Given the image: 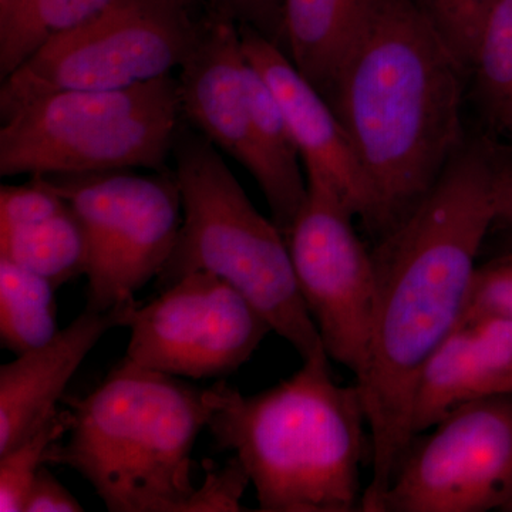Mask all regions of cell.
Masks as SVG:
<instances>
[{
    "instance_id": "9c48e42d",
    "label": "cell",
    "mask_w": 512,
    "mask_h": 512,
    "mask_svg": "<svg viewBox=\"0 0 512 512\" xmlns=\"http://www.w3.org/2000/svg\"><path fill=\"white\" fill-rule=\"evenodd\" d=\"M512 512V393L457 407L416 434L379 512Z\"/></svg>"
},
{
    "instance_id": "5b68a950",
    "label": "cell",
    "mask_w": 512,
    "mask_h": 512,
    "mask_svg": "<svg viewBox=\"0 0 512 512\" xmlns=\"http://www.w3.org/2000/svg\"><path fill=\"white\" fill-rule=\"evenodd\" d=\"M173 154L183 225L157 276L158 289L194 272H210L241 292L302 360L325 352L299 291L284 232L256 210L217 147L184 120Z\"/></svg>"
},
{
    "instance_id": "ac0fdd59",
    "label": "cell",
    "mask_w": 512,
    "mask_h": 512,
    "mask_svg": "<svg viewBox=\"0 0 512 512\" xmlns=\"http://www.w3.org/2000/svg\"><path fill=\"white\" fill-rule=\"evenodd\" d=\"M113 0H16L0 13V80L40 47L96 18Z\"/></svg>"
},
{
    "instance_id": "7a4b0ae2",
    "label": "cell",
    "mask_w": 512,
    "mask_h": 512,
    "mask_svg": "<svg viewBox=\"0 0 512 512\" xmlns=\"http://www.w3.org/2000/svg\"><path fill=\"white\" fill-rule=\"evenodd\" d=\"M468 72L416 0H370L329 96L377 204V237L423 201L464 144Z\"/></svg>"
},
{
    "instance_id": "8992f818",
    "label": "cell",
    "mask_w": 512,
    "mask_h": 512,
    "mask_svg": "<svg viewBox=\"0 0 512 512\" xmlns=\"http://www.w3.org/2000/svg\"><path fill=\"white\" fill-rule=\"evenodd\" d=\"M183 120L173 73L126 89L47 94L3 121L0 175L164 173Z\"/></svg>"
},
{
    "instance_id": "f546056e",
    "label": "cell",
    "mask_w": 512,
    "mask_h": 512,
    "mask_svg": "<svg viewBox=\"0 0 512 512\" xmlns=\"http://www.w3.org/2000/svg\"><path fill=\"white\" fill-rule=\"evenodd\" d=\"M170 2L190 13L192 18L200 20L207 18L208 0H170Z\"/></svg>"
},
{
    "instance_id": "cb8c5ba5",
    "label": "cell",
    "mask_w": 512,
    "mask_h": 512,
    "mask_svg": "<svg viewBox=\"0 0 512 512\" xmlns=\"http://www.w3.org/2000/svg\"><path fill=\"white\" fill-rule=\"evenodd\" d=\"M69 207L66 201L39 178L25 185L0 187V229L22 227L49 220Z\"/></svg>"
},
{
    "instance_id": "484cf974",
    "label": "cell",
    "mask_w": 512,
    "mask_h": 512,
    "mask_svg": "<svg viewBox=\"0 0 512 512\" xmlns=\"http://www.w3.org/2000/svg\"><path fill=\"white\" fill-rule=\"evenodd\" d=\"M83 505L45 466L30 485L23 512H82Z\"/></svg>"
},
{
    "instance_id": "52a82bcc",
    "label": "cell",
    "mask_w": 512,
    "mask_h": 512,
    "mask_svg": "<svg viewBox=\"0 0 512 512\" xmlns=\"http://www.w3.org/2000/svg\"><path fill=\"white\" fill-rule=\"evenodd\" d=\"M205 19L170 0H113L2 80L0 120L47 94L126 89L170 74L194 49Z\"/></svg>"
},
{
    "instance_id": "6da1fadb",
    "label": "cell",
    "mask_w": 512,
    "mask_h": 512,
    "mask_svg": "<svg viewBox=\"0 0 512 512\" xmlns=\"http://www.w3.org/2000/svg\"><path fill=\"white\" fill-rule=\"evenodd\" d=\"M498 170L484 141H464L429 194L372 251V335L356 377L372 439L363 512H379L413 437L421 372L463 316L478 252L497 221Z\"/></svg>"
},
{
    "instance_id": "5bb4252c",
    "label": "cell",
    "mask_w": 512,
    "mask_h": 512,
    "mask_svg": "<svg viewBox=\"0 0 512 512\" xmlns=\"http://www.w3.org/2000/svg\"><path fill=\"white\" fill-rule=\"evenodd\" d=\"M136 301L106 312L84 309L55 338L0 367V456L28 439L59 410L67 384L100 339L127 328Z\"/></svg>"
},
{
    "instance_id": "44dd1931",
    "label": "cell",
    "mask_w": 512,
    "mask_h": 512,
    "mask_svg": "<svg viewBox=\"0 0 512 512\" xmlns=\"http://www.w3.org/2000/svg\"><path fill=\"white\" fill-rule=\"evenodd\" d=\"M69 407L57 410L46 423L0 456V512H23L30 485L46 464V453L72 429Z\"/></svg>"
},
{
    "instance_id": "4fadbf2b",
    "label": "cell",
    "mask_w": 512,
    "mask_h": 512,
    "mask_svg": "<svg viewBox=\"0 0 512 512\" xmlns=\"http://www.w3.org/2000/svg\"><path fill=\"white\" fill-rule=\"evenodd\" d=\"M178 70L185 123L247 168L264 190L268 173L249 103L248 60L238 25L207 16Z\"/></svg>"
},
{
    "instance_id": "603a6c76",
    "label": "cell",
    "mask_w": 512,
    "mask_h": 512,
    "mask_svg": "<svg viewBox=\"0 0 512 512\" xmlns=\"http://www.w3.org/2000/svg\"><path fill=\"white\" fill-rule=\"evenodd\" d=\"M481 318L512 322V254L477 266L460 323Z\"/></svg>"
},
{
    "instance_id": "30bf717a",
    "label": "cell",
    "mask_w": 512,
    "mask_h": 512,
    "mask_svg": "<svg viewBox=\"0 0 512 512\" xmlns=\"http://www.w3.org/2000/svg\"><path fill=\"white\" fill-rule=\"evenodd\" d=\"M127 328L126 356L133 362L194 380L232 375L274 332L241 292L204 271L137 305Z\"/></svg>"
},
{
    "instance_id": "ffe728a7",
    "label": "cell",
    "mask_w": 512,
    "mask_h": 512,
    "mask_svg": "<svg viewBox=\"0 0 512 512\" xmlns=\"http://www.w3.org/2000/svg\"><path fill=\"white\" fill-rule=\"evenodd\" d=\"M468 80L488 126L512 140V0H498L491 10Z\"/></svg>"
},
{
    "instance_id": "d4e9b609",
    "label": "cell",
    "mask_w": 512,
    "mask_h": 512,
    "mask_svg": "<svg viewBox=\"0 0 512 512\" xmlns=\"http://www.w3.org/2000/svg\"><path fill=\"white\" fill-rule=\"evenodd\" d=\"M248 474L237 457L218 471H208L204 483L198 487L192 512H238L244 511L242 495L247 490Z\"/></svg>"
},
{
    "instance_id": "f1b7e54d",
    "label": "cell",
    "mask_w": 512,
    "mask_h": 512,
    "mask_svg": "<svg viewBox=\"0 0 512 512\" xmlns=\"http://www.w3.org/2000/svg\"><path fill=\"white\" fill-rule=\"evenodd\" d=\"M239 0H208L207 15L210 18L229 20Z\"/></svg>"
},
{
    "instance_id": "d6986e66",
    "label": "cell",
    "mask_w": 512,
    "mask_h": 512,
    "mask_svg": "<svg viewBox=\"0 0 512 512\" xmlns=\"http://www.w3.org/2000/svg\"><path fill=\"white\" fill-rule=\"evenodd\" d=\"M57 289L43 276L0 256V342L19 356L55 338Z\"/></svg>"
},
{
    "instance_id": "e0dca14e",
    "label": "cell",
    "mask_w": 512,
    "mask_h": 512,
    "mask_svg": "<svg viewBox=\"0 0 512 512\" xmlns=\"http://www.w3.org/2000/svg\"><path fill=\"white\" fill-rule=\"evenodd\" d=\"M0 256L59 289L86 275L89 245L82 222L69 205L49 220L0 229Z\"/></svg>"
},
{
    "instance_id": "3957f363",
    "label": "cell",
    "mask_w": 512,
    "mask_h": 512,
    "mask_svg": "<svg viewBox=\"0 0 512 512\" xmlns=\"http://www.w3.org/2000/svg\"><path fill=\"white\" fill-rule=\"evenodd\" d=\"M328 352L265 392L210 389L214 446L232 451L254 485L258 511H362V466L372 461L357 384L340 386Z\"/></svg>"
},
{
    "instance_id": "4316f807",
    "label": "cell",
    "mask_w": 512,
    "mask_h": 512,
    "mask_svg": "<svg viewBox=\"0 0 512 512\" xmlns=\"http://www.w3.org/2000/svg\"><path fill=\"white\" fill-rule=\"evenodd\" d=\"M284 0H239L229 22L247 26L276 43L281 30Z\"/></svg>"
},
{
    "instance_id": "2e32d148",
    "label": "cell",
    "mask_w": 512,
    "mask_h": 512,
    "mask_svg": "<svg viewBox=\"0 0 512 512\" xmlns=\"http://www.w3.org/2000/svg\"><path fill=\"white\" fill-rule=\"evenodd\" d=\"M370 0H284L276 45L329 100Z\"/></svg>"
},
{
    "instance_id": "7c38bea8",
    "label": "cell",
    "mask_w": 512,
    "mask_h": 512,
    "mask_svg": "<svg viewBox=\"0 0 512 512\" xmlns=\"http://www.w3.org/2000/svg\"><path fill=\"white\" fill-rule=\"evenodd\" d=\"M248 62L274 93L301 156L306 181L328 188L377 234V204L362 165L335 110L276 43L238 26Z\"/></svg>"
},
{
    "instance_id": "83f0119b",
    "label": "cell",
    "mask_w": 512,
    "mask_h": 512,
    "mask_svg": "<svg viewBox=\"0 0 512 512\" xmlns=\"http://www.w3.org/2000/svg\"><path fill=\"white\" fill-rule=\"evenodd\" d=\"M495 217L497 221L512 228V167L498 170L495 180Z\"/></svg>"
},
{
    "instance_id": "277c9868",
    "label": "cell",
    "mask_w": 512,
    "mask_h": 512,
    "mask_svg": "<svg viewBox=\"0 0 512 512\" xmlns=\"http://www.w3.org/2000/svg\"><path fill=\"white\" fill-rule=\"evenodd\" d=\"M64 402L72 429L46 463L76 470L110 512H192V450L210 421V389L126 356L89 396Z\"/></svg>"
},
{
    "instance_id": "4dcf8cb0",
    "label": "cell",
    "mask_w": 512,
    "mask_h": 512,
    "mask_svg": "<svg viewBox=\"0 0 512 512\" xmlns=\"http://www.w3.org/2000/svg\"><path fill=\"white\" fill-rule=\"evenodd\" d=\"M16 0H0V13L6 12Z\"/></svg>"
},
{
    "instance_id": "7402d4cb",
    "label": "cell",
    "mask_w": 512,
    "mask_h": 512,
    "mask_svg": "<svg viewBox=\"0 0 512 512\" xmlns=\"http://www.w3.org/2000/svg\"><path fill=\"white\" fill-rule=\"evenodd\" d=\"M451 52L470 73L478 43L498 0H416Z\"/></svg>"
},
{
    "instance_id": "9a60e30c",
    "label": "cell",
    "mask_w": 512,
    "mask_h": 512,
    "mask_svg": "<svg viewBox=\"0 0 512 512\" xmlns=\"http://www.w3.org/2000/svg\"><path fill=\"white\" fill-rule=\"evenodd\" d=\"M512 393V322L481 318L460 323L421 372L414 394L413 436L481 397Z\"/></svg>"
},
{
    "instance_id": "ba28073f",
    "label": "cell",
    "mask_w": 512,
    "mask_h": 512,
    "mask_svg": "<svg viewBox=\"0 0 512 512\" xmlns=\"http://www.w3.org/2000/svg\"><path fill=\"white\" fill-rule=\"evenodd\" d=\"M32 177L57 192L82 222L89 245L86 309L106 312L136 301L134 295L163 271L183 225L174 173Z\"/></svg>"
},
{
    "instance_id": "8fae6325",
    "label": "cell",
    "mask_w": 512,
    "mask_h": 512,
    "mask_svg": "<svg viewBox=\"0 0 512 512\" xmlns=\"http://www.w3.org/2000/svg\"><path fill=\"white\" fill-rule=\"evenodd\" d=\"M355 220L338 195L308 183V198L286 241L299 291L326 352L359 377L372 335L375 266Z\"/></svg>"
}]
</instances>
